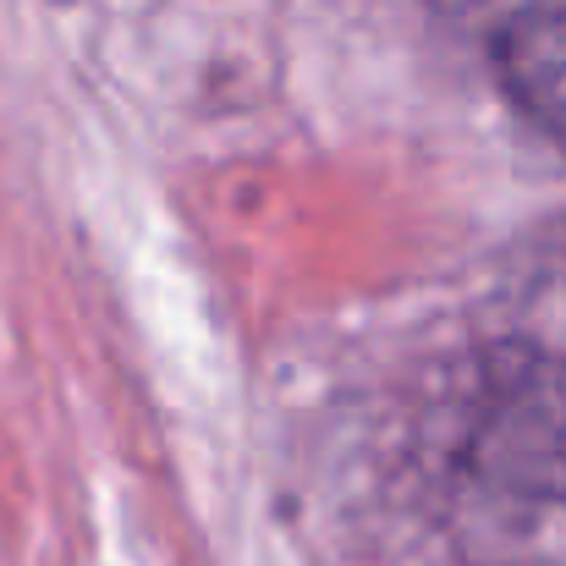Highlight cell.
I'll return each mask as SVG.
<instances>
[{"instance_id": "cell-1", "label": "cell", "mask_w": 566, "mask_h": 566, "mask_svg": "<svg viewBox=\"0 0 566 566\" xmlns=\"http://www.w3.org/2000/svg\"><path fill=\"white\" fill-rule=\"evenodd\" d=\"M506 105L566 149V0H451Z\"/></svg>"}]
</instances>
